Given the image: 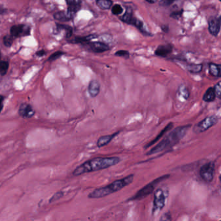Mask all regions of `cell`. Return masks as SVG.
Wrapping results in <instances>:
<instances>
[{
  "instance_id": "cell-1",
  "label": "cell",
  "mask_w": 221,
  "mask_h": 221,
  "mask_svg": "<svg viewBox=\"0 0 221 221\" xmlns=\"http://www.w3.org/2000/svg\"><path fill=\"white\" fill-rule=\"evenodd\" d=\"M121 162L119 157H98L89 160L77 167L73 171V176H80L86 173L97 171L117 165Z\"/></svg>"
},
{
  "instance_id": "cell-2",
  "label": "cell",
  "mask_w": 221,
  "mask_h": 221,
  "mask_svg": "<svg viewBox=\"0 0 221 221\" xmlns=\"http://www.w3.org/2000/svg\"><path fill=\"white\" fill-rule=\"evenodd\" d=\"M191 127V124H188L184 126L176 127L161 141L158 144L154 147L147 152V155H151L163 151L167 148H169L176 145L184 137L186 136L187 131Z\"/></svg>"
},
{
  "instance_id": "cell-3",
  "label": "cell",
  "mask_w": 221,
  "mask_h": 221,
  "mask_svg": "<svg viewBox=\"0 0 221 221\" xmlns=\"http://www.w3.org/2000/svg\"><path fill=\"white\" fill-rule=\"evenodd\" d=\"M134 175H130L119 180H115L107 186L95 189L88 195L89 199H101L119 191L134 181Z\"/></svg>"
},
{
  "instance_id": "cell-4",
  "label": "cell",
  "mask_w": 221,
  "mask_h": 221,
  "mask_svg": "<svg viewBox=\"0 0 221 221\" xmlns=\"http://www.w3.org/2000/svg\"><path fill=\"white\" fill-rule=\"evenodd\" d=\"M169 176H170L169 175H164L162 176L156 178V180H154L152 182L148 184L147 185H146L145 186H144L140 190H139L137 192L134 196H132V197H130V199H128V201L140 200H141L145 198L146 196L151 194L154 191L155 187L157 186V185L160 182L166 180V179L168 178Z\"/></svg>"
},
{
  "instance_id": "cell-5",
  "label": "cell",
  "mask_w": 221,
  "mask_h": 221,
  "mask_svg": "<svg viewBox=\"0 0 221 221\" xmlns=\"http://www.w3.org/2000/svg\"><path fill=\"white\" fill-rule=\"evenodd\" d=\"M120 20L122 22L127 23V24L134 26L143 34L147 36H152L151 33H149L146 31V29L144 27V24H143V23L134 16L133 11L130 8L127 9L125 13L121 17H120Z\"/></svg>"
},
{
  "instance_id": "cell-6",
  "label": "cell",
  "mask_w": 221,
  "mask_h": 221,
  "mask_svg": "<svg viewBox=\"0 0 221 221\" xmlns=\"http://www.w3.org/2000/svg\"><path fill=\"white\" fill-rule=\"evenodd\" d=\"M218 121L219 119L215 115L208 116L195 125L193 128V132L196 134L204 132L209 128L213 127L214 125H215Z\"/></svg>"
},
{
  "instance_id": "cell-7",
  "label": "cell",
  "mask_w": 221,
  "mask_h": 221,
  "mask_svg": "<svg viewBox=\"0 0 221 221\" xmlns=\"http://www.w3.org/2000/svg\"><path fill=\"white\" fill-rule=\"evenodd\" d=\"M10 33L14 38L26 37L31 33V27L24 24L14 25L10 27Z\"/></svg>"
},
{
  "instance_id": "cell-8",
  "label": "cell",
  "mask_w": 221,
  "mask_h": 221,
  "mask_svg": "<svg viewBox=\"0 0 221 221\" xmlns=\"http://www.w3.org/2000/svg\"><path fill=\"white\" fill-rule=\"evenodd\" d=\"M215 172V164L207 163L203 165L200 170V175L205 182H210L213 180Z\"/></svg>"
},
{
  "instance_id": "cell-9",
  "label": "cell",
  "mask_w": 221,
  "mask_h": 221,
  "mask_svg": "<svg viewBox=\"0 0 221 221\" xmlns=\"http://www.w3.org/2000/svg\"><path fill=\"white\" fill-rule=\"evenodd\" d=\"M166 195L162 189H158L154 193L153 212L160 211L165 206Z\"/></svg>"
},
{
  "instance_id": "cell-10",
  "label": "cell",
  "mask_w": 221,
  "mask_h": 221,
  "mask_svg": "<svg viewBox=\"0 0 221 221\" xmlns=\"http://www.w3.org/2000/svg\"><path fill=\"white\" fill-rule=\"evenodd\" d=\"M84 47L93 53H103L110 49V47L105 42L101 41H89L84 44Z\"/></svg>"
},
{
  "instance_id": "cell-11",
  "label": "cell",
  "mask_w": 221,
  "mask_h": 221,
  "mask_svg": "<svg viewBox=\"0 0 221 221\" xmlns=\"http://www.w3.org/2000/svg\"><path fill=\"white\" fill-rule=\"evenodd\" d=\"M221 29V16L211 17L208 21V31L213 37H217Z\"/></svg>"
},
{
  "instance_id": "cell-12",
  "label": "cell",
  "mask_w": 221,
  "mask_h": 221,
  "mask_svg": "<svg viewBox=\"0 0 221 221\" xmlns=\"http://www.w3.org/2000/svg\"><path fill=\"white\" fill-rule=\"evenodd\" d=\"M18 113L23 118H31L34 116L35 110L31 105L23 103H22L19 107Z\"/></svg>"
},
{
  "instance_id": "cell-13",
  "label": "cell",
  "mask_w": 221,
  "mask_h": 221,
  "mask_svg": "<svg viewBox=\"0 0 221 221\" xmlns=\"http://www.w3.org/2000/svg\"><path fill=\"white\" fill-rule=\"evenodd\" d=\"M173 50V47L171 44H165L159 45L156 49L154 51V54L158 57H167L172 53Z\"/></svg>"
},
{
  "instance_id": "cell-14",
  "label": "cell",
  "mask_w": 221,
  "mask_h": 221,
  "mask_svg": "<svg viewBox=\"0 0 221 221\" xmlns=\"http://www.w3.org/2000/svg\"><path fill=\"white\" fill-rule=\"evenodd\" d=\"M75 14L70 13L68 10L66 11H58L53 14V17L56 20L61 22H68L74 18Z\"/></svg>"
},
{
  "instance_id": "cell-15",
  "label": "cell",
  "mask_w": 221,
  "mask_h": 221,
  "mask_svg": "<svg viewBox=\"0 0 221 221\" xmlns=\"http://www.w3.org/2000/svg\"><path fill=\"white\" fill-rule=\"evenodd\" d=\"M88 90L92 97H95L100 92V84L96 80H92L89 83Z\"/></svg>"
},
{
  "instance_id": "cell-16",
  "label": "cell",
  "mask_w": 221,
  "mask_h": 221,
  "mask_svg": "<svg viewBox=\"0 0 221 221\" xmlns=\"http://www.w3.org/2000/svg\"><path fill=\"white\" fill-rule=\"evenodd\" d=\"M65 2L68 5L67 10L75 15H76L77 12L81 8L82 1H79V0H68Z\"/></svg>"
},
{
  "instance_id": "cell-17",
  "label": "cell",
  "mask_w": 221,
  "mask_h": 221,
  "mask_svg": "<svg viewBox=\"0 0 221 221\" xmlns=\"http://www.w3.org/2000/svg\"><path fill=\"white\" fill-rule=\"evenodd\" d=\"M119 133V132H117L116 133H114L111 135H106V136H101V138H99L97 141V146L99 148H101L102 147H104L106 145H108L109 143L113 140V138H114V137H116L118 134Z\"/></svg>"
},
{
  "instance_id": "cell-18",
  "label": "cell",
  "mask_w": 221,
  "mask_h": 221,
  "mask_svg": "<svg viewBox=\"0 0 221 221\" xmlns=\"http://www.w3.org/2000/svg\"><path fill=\"white\" fill-rule=\"evenodd\" d=\"M216 93L214 87H210L207 89V90L203 95L202 100L206 103H211L215 100Z\"/></svg>"
},
{
  "instance_id": "cell-19",
  "label": "cell",
  "mask_w": 221,
  "mask_h": 221,
  "mask_svg": "<svg viewBox=\"0 0 221 221\" xmlns=\"http://www.w3.org/2000/svg\"><path fill=\"white\" fill-rule=\"evenodd\" d=\"M209 72L210 74L216 78H221V64L215 63L209 64Z\"/></svg>"
},
{
  "instance_id": "cell-20",
  "label": "cell",
  "mask_w": 221,
  "mask_h": 221,
  "mask_svg": "<svg viewBox=\"0 0 221 221\" xmlns=\"http://www.w3.org/2000/svg\"><path fill=\"white\" fill-rule=\"evenodd\" d=\"M173 127V123H169V124H167V126L160 132V133L156 137V138L154 139L152 141H151L150 143H148V144L145 147V148H148V147H150L151 146L153 145L154 143H156L161 138H162V137L164 136V134L168 132L169 130H170Z\"/></svg>"
},
{
  "instance_id": "cell-21",
  "label": "cell",
  "mask_w": 221,
  "mask_h": 221,
  "mask_svg": "<svg viewBox=\"0 0 221 221\" xmlns=\"http://www.w3.org/2000/svg\"><path fill=\"white\" fill-rule=\"evenodd\" d=\"M95 38H97V37L93 34L88 35V36H86V37H77L71 40V42L74 44H81L84 45L89 42V41H91L92 40Z\"/></svg>"
},
{
  "instance_id": "cell-22",
  "label": "cell",
  "mask_w": 221,
  "mask_h": 221,
  "mask_svg": "<svg viewBox=\"0 0 221 221\" xmlns=\"http://www.w3.org/2000/svg\"><path fill=\"white\" fill-rule=\"evenodd\" d=\"M186 68L189 72L192 73H200L202 70V64H186L185 65Z\"/></svg>"
},
{
  "instance_id": "cell-23",
  "label": "cell",
  "mask_w": 221,
  "mask_h": 221,
  "mask_svg": "<svg viewBox=\"0 0 221 221\" xmlns=\"http://www.w3.org/2000/svg\"><path fill=\"white\" fill-rule=\"evenodd\" d=\"M96 4L102 10H108L111 8L113 2L110 0H97Z\"/></svg>"
},
{
  "instance_id": "cell-24",
  "label": "cell",
  "mask_w": 221,
  "mask_h": 221,
  "mask_svg": "<svg viewBox=\"0 0 221 221\" xmlns=\"http://www.w3.org/2000/svg\"><path fill=\"white\" fill-rule=\"evenodd\" d=\"M57 27L59 29H62V30H64L65 32V37L67 38H71V35L73 34V29L72 27H71L69 26H66V25H62V24H60V23H57Z\"/></svg>"
},
{
  "instance_id": "cell-25",
  "label": "cell",
  "mask_w": 221,
  "mask_h": 221,
  "mask_svg": "<svg viewBox=\"0 0 221 221\" xmlns=\"http://www.w3.org/2000/svg\"><path fill=\"white\" fill-rule=\"evenodd\" d=\"M178 93L179 94L181 95L185 99H187L189 97V92L188 88L183 85L179 86Z\"/></svg>"
},
{
  "instance_id": "cell-26",
  "label": "cell",
  "mask_w": 221,
  "mask_h": 221,
  "mask_svg": "<svg viewBox=\"0 0 221 221\" xmlns=\"http://www.w3.org/2000/svg\"><path fill=\"white\" fill-rule=\"evenodd\" d=\"M9 64L7 61H2L0 63V74L2 76H4L7 73V71L9 69Z\"/></svg>"
},
{
  "instance_id": "cell-27",
  "label": "cell",
  "mask_w": 221,
  "mask_h": 221,
  "mask_svg": "<svg viewBox=\"0 0 221 221\" xmlns=\"http://www.w3.org/2000/svg\"><path fill=\"white\" fill-rule=\"evenodd\" d=\"M14 37L10 35H5L3 38V43L4 45L7 47H10L13 44Z\"/></svg>"
},
{
  "instance_id": "cell-28",
  "label": "cell",
  "mask_w": 221,
  "mask_h": 221,
  "mask_svg": "<svg viewBox=\"0 0 221 221\" xmlns=\"http://www.w3.org/2000/svg\"><path fill=\"white\" fill-rule=\"evenodd\" d=\"M123 9L121 5L115 4L112 8V13L114 15H120L123 13Z\"/></svg>"
},
{
  "instance_id": "cell-29",
  "label": "cell",
  "mask_w": 221,
  "mask_h": 221,
  "mask_svg": "<svg viewBox=\"0 0 221 221\" xmlns=\"http://www.w3.org/2000/svg\"><path fill=\"white\" fill-rule=\"evenodd\" d=\"M64 54H65V53H64L63 51H56L54 53H53V54L49 57V58H48V60H47V61H55V60L59 58L60 57H61V56H62Z\"/></svg>"
},
{
  "instance_id": "cell-30",
  "label": "cell",
  "mask_w": 221,
  "mask_h": 221,
  "mask_svg": "<svg viewBox=\"0 0 221 221\" xmlns=\"http://www.w3.org/2000/svg\"><path fill=\"white\" fill-rule=\"evenodd\" d=\"M64 192L63 191H58L56 193H55L54 195H53V196L51 197V198L49 199V203H52V202H54L57 200H58L59 199H61L62 197L64 196Z\"/></svg>"
},
{
  "instance_id": "cell-31",
  "label": "cell",
  "mask_w": 221,
  "mask_h": 221,
  "mask_svg": "<svg viewBox=\"0 0 221 221\" xmlns=\"http://www.w3.org/2000/svg\"><path fill=\"white\" fill-rule=\"evenodd\" d=\"M184 13L183 9H181L180 10H176V11H173L170 14V17L172 18L173 19L178 20L181 16H182V14Z\"/></svg>"
},
{
  "instance_id": "cell-32",
  "label": "cell",
  "mask_w": 221,
  "mask_h": 221,
  "mask_svg": "<svg viewBox=\"0 0 221 221\" xmlns=\"http://www.w3.org/2000/svg\"><path fill=\"white\" fill-rule=\"evenodd\" d=\"M115 55L117 57H123L124 58H128L130 57V53L128 51L126 50H119L116 51L115 53Z\"/></svg>"
},
{
  "instance_id": "cell-33",
  "label": "cell",
  "mask_w": 221,
  "mask_h": 221,
  "mask_svg": "<svg viewBox=\"0 0 221 221\" xmlns=\"http://www.w3.org/2000/svg\"><path fill=\"white\" fill-rule=\"evenodd\" d=\"M214 88L215 90L217 97L221 100V85L220 82L216 84V85L214 86Z\"/></svg>"
},
{
  "instance_id": "cell-34",
  "label": "cell",
  "mask_w": 221,
  "mask_h": 221,
  "mask_svg": "<svg viewBox=\"0 0 221 221\" xmlns=\"http://www.w3.org/2000/svg\"><path fill=\"white\" fill-rule=\"evenodd\" d=\"M171 220L172 219L170 212H167L164 213L160 220V221H171Z\"/></svg>"
},
{
  "instance_id": "cell-35",
  "label": "cell",
  "mask_w": 221,
  "mask_h": 221,
  "mask_svg": "<svg viewBox=\"0 0 221 221\" xmlns=\"http://www.w3.org/2000/svg\"><path fill=\"white\" fill-rule=\"evenodd\" d=\"M175 1H170V0H162L159 2V5L162 7H169Z\"/></svg>"
},
{
  "instance_id": "cell-36",
  "label": "cell",
  "mask_w": 221,
  "mask_h": 221,
  "mask_svg": "<svg viewBox=\"0 0 221 221\" xmlns=\"http://www.w3.org/2000/svg\"><path fill=\"white\" fill-rule=\"evenodd\" d=\"M36 55H37L38 57H43L44 55H45V52L44 50H40L38 51L37 53H36Z\"/></svg>"
},
{
  "instance_id": "cell-37",
  "label": "cell",
  "mask_w": 221,
  "mask_h": 221,
  "mask_svg": "<svg viewBox=\"0 0 221 221\" xmlns=\"http://www.w3.org/2000/svg\"><path fill=\"white\" fill-rule=\"evenodd\" d=\"M161 29H162V31L165 33H168L169 31V28L168 26H162L161 27Z\"/></svg>"
},
{
  "instance_id": "cell-38",
  "label": "cell",
  "mask_w": 221,
  "mask_h": 221,
  "mask_svg": "<svg viewBox=\"0 0 221 221\" xmlns=\"http://www.w3.org/2000/svg\"><path fill=\"white\" fill-rule=\"evenodd\" d=\"M3 100H4V97L3 96V95H1V105H2V108H1V110H3Z\"/></svg>"
},
{
  "instance_id": "cell-39",
  "label": "cell",
  "mask_w": 221,
  "mask_h": 221,
  "mask_svg": "<svg viewBox=\"0 0 221 221\" xmlns=\"http://www.w3.org/2000/svg\"><path fill=\"white\" fill-rule=\"evenodd\" d=\"M146 2L148 3H151V4H153V3H155L156 2V1H149V0H147Z\"/></svg>"
},
{
  "instance_id": "cell-40",
  "label": "cell",
  "mask_w": 221,
  "mask_h": 221,
  "mask_svg": "<svg viewBox=\"0 0 221 221\" xmlns=\"http://www.w3.org/2000/svg\"><path fill=\"white\" fill-rule=\"evenodd\" d=\"M219 178H220V181L221 182V175L220 176V177H219Z\"/></svg>"
},
{
  "instance_id": "cell-41",
  "label": "cell",
  "mask_w": 221,
  "mask_h": 221,
  "mask_svg": "<svg viewBox=\"0 0 221 221\" xmlns=\"http://www.w3.org/2000/svg\"><path fill=\"white\" fill-rule=\"evenodd\" d=\"M220 2H221V1H220Z\"/></svg>"
}]
</instances>
